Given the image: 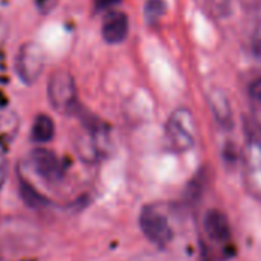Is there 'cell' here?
<instances>
[{
    "label": "cell",
    "instance_id": "1",
    "mask_svg": "<svg viewBox=\"0 0 261 261\" xmlns=\"http://www.w3.org/2000/svg\"><path fill=\"white\" fill-rule=\"evenodd\" d=\"M167 141L176 151H187L196 142V125L188 109H177L165 127Z\"/></svg>",
    "mask_w": 261,
    "mask_h": 261
},
{
    "label": "cell",
    "instance_id": "2",
    "mask_svg": "<svg viewBox=\"0 0 261 261\" xmlns=\"http://www.w3.org/2000/svg\"><path fill=\"white\" fill-rule=\"evenodd\" d=\"M47 98L57 112H72L76 107V86L72 75L66 70L54 72L47 84Z\"/></svg>",
    "mask_w": 261,
    "mask_h": 261
},
{
    "label": "cell",
    "instance_id": "3",
    "mask_svg": "<svg viewBox=\"0 0 261 261\" xmlns=\"http://www.w3.org/2000/svg\"><path fill=\"white\" fill-rule=\"evenodd\" d=\"M44 67V54L37 43H24L15 58V70L18 78L26 83H35Z\"/></svg>",
    "mask_w": 261,
    "mask_h": 261
},
{
    "label": "cell",
    "instance_id": "4",
    "mask_svg": "<svg viewBox=\"0 0 261 261\" xmlns=\"http://www.w3.org/2000/svg\"><path fill=\"white\" fill-rule=\"evenodd\" d=\"M139 226L144 236L158 246H165L173 240V229L167 217L151 208H145L141 213Z\"/></svg>",
    "mask_w": 261,
    "mask_h": 261
},
{
    "label": "cell",
    "instance_id": "5",
    "mask_svg": "<svg viewBox=\"0 0 261 261\" xmlns=\"http://www.w3.org/2000/svg\"><path fill=\"white\" fill-rule=\"evenodd\" d=\"M245 168L249 191L261 200V139L252 130L246 138Z\"/></svg>",
    "mask_w": 261,
    "mask_h": 261
},
{
    "label": "cell",
    "instance_id": "6",
    "mask_svg": "<svg viewBox=\"0 0 261 261\" xmlns=\"http://www.w3.org/2000/svg\"><path fill=\"white\" fill-rule=\"evenodd\" d=\"M34 170L47 182H57L63 176V165L58 156L46 148H37L32 151Z\"/></svg>",
    "mask_w": 261,
    "mask_h": 261
},
{
    "label": "cell",
    "instance_id": "7",
    "mask_svg": "<svg viewBox=\"0 0 261 261\" xmlns=\"http://www.w3.org/2000/svg\"><path fill=\"white\" fill-rule=\"evenodd\" d=\"M203 228H205L206 236L214 243L225 245L231 239V225H229V220H228L226 214H223L219 210H210L205 214Z\"/></svg>",
    "mask_w": 261,
    "mask_h": 261
},
{
    "label": "cell",
    "instance_id": "8",
    "mask_svg": "<svg viewBox=\"0 0 261 261\" xmlns=\"http://www.w3.org/2000/svg\"><path fill=\"white\" fill-rule=\"evenodd\" d=\"M128 34V18L122 12H110L102 21V37L107 43L116 44L125 40Z\"/></svg>",
    "mask_w": 261,
    "mask_h": 261
},
{
    "label": "cell",
    "instance_id": "9",
    "mask_svg": "<svg viewBox=\"0 0 261 261\" xmlns=\"http://www.w3.org/2000/svg\"><path fill=\"white\" fill-rule=\"evenodd\" d=\"M210 107L211 112L216 118V121L223 127V128H231L232 127V110L231 104L228 101V96L222 90H213L210 98Z\"/></svg>",
    "mask_w": 261,
    "mask_h": 261
},
{
    "label": "cell",
    "instance_id": "10",
    "mask_svg": "<svg viewBox=\"0 0 261 261\" xmlns=\"http://www.w3.org/2000/svg\"><path fill=\"white\" fill-rule=\"evenodd\" d=\"M55 133V125L54 121L47 115H38L32 124V138L34 141L44 144L49 142L54 138Z\"/></svg>",
    "mask_w": 261,
    "mask_h": 261
},
{
    "label": "cell",
    "instance_id": "11",
    "mask_svg": "<svg viewBox=\"0 0 261 261\" xmlns=\"http://www.w3.org/2000/svg\"><path fill=\"white\" fill-rule=\"evenodd\" d=\"M208 14L214 18L223 20L232 14V2L231 0H203Z\"/></svg>",
    "mask_w": 261,
    "mask_h": 261
},
{
    "label": "cell",
    "instance_id": "12",
    "mask_svg": "<svg viewBox=\"0 0 261 261\" xmlns=\"http://www.w3.org/2000/svg\"><path fill=\"white\" fill-rule=\"evenodd\" d=\"M20 194H21L23 200L32 208H41V206H46V203H47V200L26 180L20 182Z\"/></svg>",
    "mask_w": 261,
    "mask_h": 261
},
{
    "label": "cell",
    "instance_id": "13",
    "mask_svg": "<svg viewBox=\"0 0 261 261\" xmlns=\"http://www.w3.org/2000/svg\"><path fill=\"white\" fill-rule=\"evenodd\" d=\"M165 12V2L164 0H148L144 8V15L145 20L153 24L156 23Z\"/></svg>",
    "mask_w": 261,
    "mask_h": 261
},
{
    "label": "cell",
    "instance_id": "14",
    "mask_svg": "<svg viewBox=\"0 0 261 261\" xmlns=\"http://www.w3.org/2000/svg\"><path fill=\"white\" fill-rule=\"evenodd\" d=\"M242 3L249 12L257 17L258 23H261V0H242Z\"/></svg>",
    "mask_w": 261,
    "mask_h": 261
},
{
    "label": "cell",
    "instance_id": "15",
    "mask_svg": "<svg viewBox=\"0 0 261 261\" xmlns=\"http://www.w3.org/2000/svg\"><path fill=\"white\" fill-rule=\"evenodd\" d=\"M252 52L258 60H261V23H258V26L252 35Z\"/></svg>",
    "mask_w": 261,
    "mask_h": 261
},
{
    "label": "cell",
    "instance_id": "16",
    "mask_svg": "<svg viewBox=\"0 0 261 261\" xmlns=\"http://www.w3.org/2000/svg\"><path fill=\"white\" fill-rule=\"evenodd\" d=\"M249 92H251V96H252L257 102H260L261 104V76L260 78H257V80L251 84Z\"/></svg>",
    "mask_w": 261,
    "mask_h": 261
},
{
    "label": "cell",
    "instance_id": "17",
    "mask_svg": "<svg viewBox=\"0 0 261 261\" xmlns=\"http://www.w3.org/2000/svg\"><path fill=\"white\" fill-rule=\"evenodd\" d=\"M6 176H8V161L0 153V190L5 185V182H6Z\"/></svg>",
    "mask_w": 261,
    "mask_h": 261
},
{
    "label": "cell",
    "instance_id": "18",
    "mask_svg": "<svg viewBox=\"0 0 261 261\" xmlns=\"http://www.w3.org/2000/svg\"><path fill=\"white\" fill-rule=\"evenodd\" d=\"M121 0H95L96 3V8L98 9H107V8H112L115 5H118Z\"/></svg>",
    "mask_w": 261,
    "mask_h": 261
}]
</instances>
